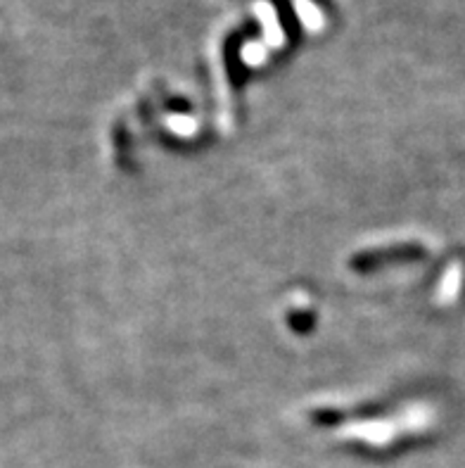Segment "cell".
Masks as SVG:
<instances>
[]
</instances>
